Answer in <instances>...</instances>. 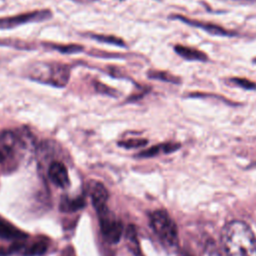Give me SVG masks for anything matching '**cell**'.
<instances>
[{
  "mask_svg": "<svg viewBox=\"0 0 256 256\" xmlns=\"http://www.w3.org/2000/svg\"><path fill=\"white\" fill-rule=\"evenodd\" d=\"M221 243L225 256H256V236L244 221L227 223L221 233Z\"/></svg>",
  "mask_w": 256,
  "mask_h": 256,
  "instance_id": "6da1fadb",
  "label": "cell"
},
{
  "mask_svg": "<svg viewBox=\"0 0 256 256\" xmlns=\"http://www.w3.org/2000/svg\"><path fill=\"white\" fill-rule=\"evenodd\" d=\"M28 77L33 81L62 88L69 81L70 68L59 62H36L29 67Z\"/></svg>",
  "mask_w": 256,
  "mask_h": 256,
  "instance_id": "7a4b0ae2",
  "label": "cell"
},
{
  "mask_svg": "<svg viewBox=\"0 0 256 256\" xmlns=\"http://www.w3.org/2000/svg\"><path fill=\"white\" fill-rule=\"evenodd\" d=\"M150 225L166 248L178 245V230L175 222L164 210H156L150 215Z\"/></svg>",
  "mask_w": 256,
  "mask_h": 256,
  "instance_id": "3957f363",
  "label": "cell"
},
{
  "mask_svg": "<svg viewBox=\"0 0 256 256\" xmlns=\"http://www.w3.org/2000/svg\"><path fill=\"white\" fill-rule=\"evenodd\" d=\"M22 141L12 130L0 132V165L3 169L13 170L17 167Z\"/></svg>",
  "mask_w": 256,
  "mask_h": 256,
  "instance_id": "277c9868",
  "label": "cell"
},
{
  "mask_svg": "<svg viewBox=\"0 0 256 256\" xmlns=\"http://www.w3.org/2000/svg\"><path fill=\"white\" fill-rule=\"evenodd\" d=\"M52 13L49 9L35 10L31 12H26L22 14H17L8 17L0 18V30L13 29L17 26L24 25L32 22H41L51 18Z\"/></svg>",
  "mask_w": 256,
  "mask_h": 256,
  "instance_id": "5b68a950",
  "label": "cell"
},
{
  "mask_svg": "<svg viewBox=\"0 0 256 256\" xmlns=\"http://www.w3.org/2000/svg\"><path fill=\"white\" fill-rule=\"evenodd\" d=\"M98 215L100 229L106 241L111 244L118 243L123 233L122 223L115 218L107 208L99 211Z\"/></svg>",
  "mask_w": 256,
  "mask_h": 256,
  "instance_id": "8992f818",
  "label": "cell"
},
{
  "mask_svg": "<svg viewBox=\"0 0 256 256\" xmlns=\"http://www.w3.org/2000/svg\"><path fill=\"white\" fill-rule=\"evenodd\" d=\"M172 18L174 19H178L190 26H194V27H197V28H200L206 32H208L209 34L211 35H217V36H235L237 35L236 32L234 31H230V30H227L219 25H216V24H213V23H209V22H203V21H199V20H196V19H190V18H187L185 16H182V15H174L172 16Z\"/></svg>",
  "mask_w": 256,
  "mask_h": 256,
  "instance_id": "52a82bcc",
  "label": "cell"
},
{
  "mask_svg": "<svg viewBox=\"0 0 256 256\" xmlns=\"http://www.w3.org/2000/svg\"><path fill=\"white\" fill-rule=\"evenodd\" d=\"M88 190L93 206L97 210V212L107 208L106 203L108 200V191L101 182L90 181L88 185Z\"/></svg>",
  "mask_w": 256,
  "mask_h": 256,
  "instance_id": "ba28073f",
  "label": "cell"
},
{
  "mask_svg": "<svg viewBox=\"0 0 256 256\" xmlns=\"http://www.w3.org/2000/svg\"><path fill=\"white\" fill-rule=\"evenodd\" d=\"M48 176L52 183L59 188H66L69 186V176L66 166L59 161H54L50 164L48 169Z\"/></svg>",
  "mask_w": 256,
  "mask_h": 256,
  "instance_id": "9c48e42d",
  "label": "cell"
},
{
  "mask_svg": "<svg viewBox=\"0 0 256 256\" xmlns=\"http://www.w3.org/2000/svg\"><path fill=\"white\" fill-rule=\"evenodd\" d=\"M28 237L27 233L17 228L12 223L0 217V238L14 242L24 241Z\"/></svg>",
  "mask_w": 256,
  "mask_h": 256,
  "instance_id": "30bf717a",
  "label": "cell"
},
{
  "mask_svg": "<svg viewBox=\"0 0 256 256\" xmlns=\"http://www.w3.org/2000/svg\"><path fill=\"white\" fill-rule=\"evenodd\" d=\"M175 52L188 61H200V62H206L208 60L207 54H205L203 51L197 50L192 47L183 46L180 44H177L174 46Z\"/></svg>",
  "mask_w": 256,
  "mask_h": 256,
  "instance_id": "8fae6325",
  "label": "cell"
},
{
  "mask_svg": "<svg viewBox=\"0 0 256 256\" xmlns=\"http://www.w3.org/2000/svg\"><path fill=\"white\" fill-rule=\"evenodd\" d=\"M180 148L179 143H163V144H158L155 146L150 147L149 149H146L142 152H140L137 156L141 158H149V157H154L158 155L159 153H171Z\"/></svg>",
  "mask_w": 256,
  "mask_h": 256,
  "instance_id": "7c38bea8",
  "label": "cell"
},
{
  "mask_svg": "<svg viewBox=\"0 0 256 256\" xmlns=\"http://www.w3.org/2000/svg\"><path fill=\"white\" fill-rule=\"evenodd\" d=\"M86 206V200L83 197H76V198H69V197H64L62 198L59 209L62 212L70 213V212H75L77 210H80Z\"/></svg>",
  "mask_w": 256,
  "mask_h": 256,
  "instance_id": "4fadbf2b",
  "label": "cell"
},
{
  "mask_svg": "<svg viewBox=\"0 0 256 256\" xmlns=\"http://www.w3.org/2000/svg\"><path fill=\"white\" fill-rule=\"evenodd\" d=\"M47 248H48L47 241L44 239H41V240H37V241L33 242L29 246L23 245L21 250H23V254L25 256H39V255L44 254L46 252Z\"/></svg>",
  "mask_w": 256,
  "mask_h": 256,
  "instance_id": "5bb4252c",
  "label": "cell"
},
{
  "mask_svg": "<svg viewBox=\"0 0 256 256\" xmlns=\"http://www.w3.org/2000/svg\"><path fill=\"white\" fill-rule=\"evenodd\" d=\"M125 239L127 246L129 250L134 254V255H139L140 254V244L138 241L136 229L133 225H129L125 231Z\"/></svg>",
  "mask_w": 256,
  "mask_h": 256,
  "instance_id": "9a60e30c",
  "label": "cell"
},
{
  "mask_svg": "<svg viewBox=\"0 0 256 256\" xmlns=\"http://www.w3.org/2000/svg\"><path fill=\"white\" fill-rule=\"evenodd\" d=\"M148 77L151 79H156V80H161V81H165V82H170L173 84H179L180 83V79L166 71H157V70H151L147 73Z\"/></svg>",
  "mask_w": 256,
  "mask_h": 256,
  "instance_id": "2e32d148",
  "label": "cell"
},
{
  "mask_svg": "<svg viewBox=\"0 0 256 256\" xmlns=\"http://www.w3.org/2000/svg\"><path fill=\"white\" fill-rule=\"evenodd\" d=\"M91 38L99 41V42H103V43H108V44H113L116 46H120V47H124L125 46V42L116 36L113 35H103V34H91Z\"/></svg>",
  "mask_w": 256,
  "mask_h": 256,
  "instance_id": "e0dca14e",
  "label": "cell"
},
{
  "mask_svg": "<svg viewBox=\"0 0 256 256\" xmlns=\"http://www.w3.org/2000/svg\"><path fill=\"white\" fill-rule=\"evenodd\" d=\"M229 83L233 86L240 87L245 90H255L256 89V83L245 79V78H240V77H232L229 80Z\"/></svg>",
  "mask_w": 256,
  "mask_h": 256,
  "instance_id": "ac0fdd59",
  "label": "cell"
},
{
  "mask_svg": "<svg viewBox=\"0 0 256 256\" xmlns=\"http://www.w3.org/2000/svg\"><path fill=\"white\" fill-rule=\"evenodd\" d=\"M148 143L147 139L143 138H138V139H127L118 142V145L121 147H124L126 149H131V148H139L143 147Z\"/></svg>",
  "mask_w": 256,
  "mask_h": 256,
  "instance_id": "d6986e66",
  "label": "cell"
},
{
  "mask_svg": "<svg viewBox=\"0 0 256 256\" xmlns=\"http://www.w3.org/2000/svg\"><path fill=\"white\" fill-rule=\"evenodd\" d=\"M51 47L61 53H76V52H79L83 49L82 46L80 45H75V44H69V45H64V44H58V45H51Z\"/></svg>",
  "mask_w": 256,
  "mask_h": 256,
  "instance_id": "ffe728a7",
  "label": "cell"
},
{
  "mask_svg": "<svg viewBox=\"0 0 256 256\" xmlns=\"http://www.w3.org/2000/svg\"><path fill=\"white\" fill-rule=\"evenodd\" d=\"M96 89L101 92V93H105V94H108V95H111V96H116V93L117 91L111 89L110 87H107L105 86L104 84L102 83H96Z\"/></svg>",
  "mask_w": 256,
  "mask_h": 256,
  "instance_id": "44dd1931",
  "label": "cell"
},
{
  "mask_svg": "<svg viewBox=\"0 0 256 256\" xmlns=\"http://www.w3.org/2000/svg\"><path fill=\"white\" fill-rule=\"evenodd\" d=\"M59 256H75V251L72 246H67L60 252Z\"/></svg>",
  "mask_w": 256,
  "mask_h": 256,
  "instance_id": "7402d4cb",
  "label": "cell"
},
{
  "mask_svg": "<svg viewBox=\"0 0 256 256\" xmlns=\"http://www.w3.org/2000/svg\"><path fill=\"white\" fill-rule=\"evenodd\" d=\"M73 1H76V2H79V3H88V2H93V1H96V0H73Z\"/></svg>",
  "mask_w": 256,
  "mask_h": 256,
  "instance_id": "603a6c76",
  "label": "cell"
},
{
  "mask_svg": "<svg viewBox=\"0 0 256 256\" xmlns=\"http://www.w3.org/2000/svg\"><path fill=\"white\" fill-rule=\"evenodd\" d=\"M235 1H248V2H252V1H256V0H235Z\"/></svg>",
  "mask_w": 256,
  "mask_h": 256,
  "instance_id": "cb8c5ba5",
  "label": "cell"
},
{
  "mask_svg": "<svg viewBox=\"0 0 256 256\" xmlns=\"http://www.w3.org/2000/svg\"><path fill=\"white\" fill-rule=\"evenodd\" d=\"M253 62L256 64V58H254V60H253Z\"/></svg>",
  "mask_w": 256,
  "mask_h": 256,
  "instance_id": "d4e9b609",
  "label": "cell"
}]
</instances>
